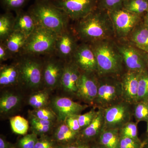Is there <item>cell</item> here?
Returning a JSON list of instances; mask_svg holds the SVG:
<instances>
[{"instance_id":"obj_37","label":"cell","mask_w":148,"mask_h":148,"mask_svg":"<svg viewBox=\"0 0 148 148\" xmlns=\"http://www.w3.org/2000/svg\"><path fill=\"white\" fill-rule=\"evenodd\" d=\"M97 112V111L95 110V108H94L86 113L79 115L78 120L82 130L87 127L91 123Z\"/></svg>"},{"instance_id":"obj_8","label":"cell","mask_w":148,"mask_h":148,"mask_svg":"<svg viewBox=\"0 0 148 148\" xmlns=\"http://www.w3.org/2000/svg\"><path fill=\"white\" fill-rule=\"evenodd\" d=\"M109 13L117 40L127 39L136 26L143 21L144 15L134 13L123 8Z\"/></svg>"},{"instance_id":"obj_5","label":"cell","mask_w":148,"mask_h":148,"mask_svg":"<svg viewBox=\"0 0 148 148\" xmlns=\"http://www.w3.org/2000/svg\"><path fill=\"white\" fill-rule=\"evenodd\" d=\"M57 35L58 34L55 32L37 25L34 30L27 37L20 55L45 56L54 53Z\"/></svg>"},{"instance_id":"obj_48","label":"cell","mask_w":148,"mask_h":148,"mask_svg":"<svg viewBox=\"0 0 148 148\" xmlns=\"http://www.w3.org/2000/svg\"><path fill=\"white\" fill-rule=\"evenodd\" d=\"M145 142H143V143H142V144H141V147H140V148H144V146H145Z\"/></svg>"},{"instance_id":"obj_49","label":"cell","mask_w":148,"mask_h":148,"mask_svg":"<svg viewBox=\"0 0 148 148\" xmlns=\"http://www.w3.org/2000/svg\"><path fill=\"white\" fill-rule=\"evenodd\" d=\"M36 1H56V0H36Z\"/></svg>"},{"instance_id":"obj_34","label":"cell","mask_w":148,"mask_h":148,"mask_svg":"<svg viewBox=\"0 0 148 148\" xmlns=\"http://www.w3.org/2000/svg\"><path fill=\"white\" fill-rule=\"evenodd\" d=\"M1 5L5 12L22 10L29 0H0Z\"/></svg>"},{"instance_id":"obj_15","label":"cell","mask_w":148,"mask_h":148,"mask_svg":"<svg viewBox=\"0 0 148 148\" xmlns=\"http://www.w3.org/2000/svg\"><path fill=\"white\" fill-rule=\"evenodd\" d=\"M49 106L56 114L57 122L65 121L70 116L80 114L88 107L75 102L66 96H56L51 99Z\"/></svg>"},{"instance_id":"obj_20","label":"cell","mask_w":148,"mask_h":148,"mask_svg":"<svg viewBox=\"0 0 148 148\" xmlns=\"http://www.w3.org/2000/svg\"><path fill=\"white\" fill-rule=\"evenodd\" d=\"M51 134V137L58 145H69L79 140V133L72 130L65 121H57Z\"/></svg>"},{"instance_id":"obj_13","label":"cell","mask_w":148,"mask_h":148,"mask_svg":"<svg viewBox=\"0 0 148 148\" xmlns=\"http://www.w3.org/2000/svg\"><path fill=\"white\" fill-rule=\"evenodd\" d=\"M79 42L72 27H70L57 35L54 53L66 62L71 61Z\"/></svg>"},{"instance_id":"obj_32","label":"cell","mask_w":148,"mask_h":148,"mask_svg":"<svg viewBox=\"0 0 148 148\" xmlns=\"http://www.w3.org/2000/svg\"><path fill=\"white\" fill-rule=\"evenodd\" d=\"M134 115L137 123L148 122V100L138 102L135 104Z\"/></svg>"},{"instance_id":"obj_4","label":"cell","mask_w":148,"mask_h":148,"mask_svg":"<svg viewBox=\"0 0 148 148\" xmlns=\"http://www.w3.org/2000/svg\"><path fill=\"white\" fill-rule=\"evenodd\" d=\"M14 59L19 71L18 87L21 90L32 93L44 89L43 58L41 56L21 54Z\"/></svg>"},{"instance_id":"obj_21","label":"cell","mask_w":148,"mask_h":148,"mask_svg":"<svg viewBox=\"0 0 148 148\" xmlns=\"http://www.w3.org/2000/svg\"><path fill=\"white\" fill-rule=\"evenodd\" d=\"M19 71L16 61L9 64L1 65L0 67L1 88L18 87Z\"/></svg>"},{"instance_id":"obj_14","label":"cell","mask_w":148,"mask_h":148,"mask_svg":"<svg viewBox=\"0 0 148 148\" xmlns=\"http://www.w3.org/2000/svg\"><path fill=\"white\" fill-rule=\"evenodd\" d=\"M98 86L97 73L81 71L77 83L76 96L86 104L93 105L98 94Z\"/></svg>"},{"instance_id":"obj_26","label":"cell","mask_w":148,"mask_h":148,"mask_svg":"<svg viewBox=\"0 0 148 148\" xmlns=\"http://www.w3.org/2000/svg\"><path fill=\"white\" fill-rule=\"evenodd\" d=\"M119 130H103L99 135V144L106 148H119Z\"/></svg>"},{"instance_id":"obj_30","label":"cell","mask_w":148,"mask_h":148,"mask_svg":"<svg viewBox=\"0 0 148 148\" xmlns=\"http://www.w3.org/2000/svg\"><path fill=\"white\" fill-rule=\"evenodd\" d=\"M148 100V70H147L140 74L138 85L137 103Z\"/></svg>"},{"instance_id":"obj_2","label":"cell","mask_w":148,"mask_h":148,"mask_svg":"<svg viewBox=\"0 0 148 148\" xmlns=\"http://www.w3.org/2000/svg\"><path fill=\"white\" fill-rule=\"evenodd\" d=\"M89 44L96 57L98 76L121 77L125 69L115 39L103 40Z\"/></svg>"},{"instance_id":"obj_24","label":"cell","mask_w":148,"mask_h":148,"mask_svg":"<svg viewBox=\"0 0 148 148\" xmlns=\"http://www.w3.org/2000/svg\"><path fill=\"white\" fill-rule=\"evenodd\" d=\"M27 38L21 32L14 31L3 42L14 58L21 54Z\"/></svg>"},{"instance_id":"obj_33","label":"cell","mask_w":148,"mask_h":148,"mask_svg":"<svg viewBox=\"0 0 148 148\" xmlns=\"http://www.w3.org/2000/svg\"><path fill=\"white\" fill-rule=\"evenodd\" d=\"M124 0H98L97 8L110 12L123 8Z\"/></svg>"},{"instance_id":"obj_1","label":"cell","mask_w":148,"mask_h":148,"mask_svg":"<svg viewBox=\"0 0 148 148\" xmlns=\"http://www.w3.org/2000/svg\"><path fill=\"white\" fill-rule=\"evenodd\" d=\"M72 28L79 42L91 44L115 39L110 14L98 8L85 17L74 21Z\"/></svg>"},{"instance_id":"obj_31","label":"cell","mask_w":148,"mask_h":148,"mask_svg":"<svg viewBox=\"0 0 148 148\" xmlns=\"http://www.w3.org/2000/svg\"><path fill=\"white\" fill-rule=\"evenodd\" d=\"M32 114L40 119L53 122L57 121V117L50 106L43 107L40 108L29 110Z\"/></svg>"},{"instance_id":"obj_35","label":"cell","mask_w":148,"mask_h":148,"mask_svg":"<svg viewBox=\"0 0 148 148\" xmlns=\"http://www.w3.org/2000/svg\"><path fill=\"white\" fill-rule=\"evenodd\" d=\"M121 136L128 137L140 141L138 137V123L129 122L119 130Z\"/></svg>"},{"instance_id":"obj_11","label":"cell","mask_w":148,"mask_h":148,"mask_svg":"<svg viewBox=\"0 0 148 148\" xmlns=\"http://www.w3.org/2000/svg\"><path fill=\"white\" fill-rule=\"evenodd\" d=\"M129 103L121 102L104 110L103 130L121 129L130 122L132 113Z\"/></svg>"},{"instance_id":"obj_23","label":"cell","mask_w":148,"mask_h":148,"mask_svg":"<svg viewBox=\"0 0 148 148\" xmlns=\"http://www.w3.org/2000/svg\"><path fill=\"white\" fill-rule=\"evenodd\" d=\"M126 40L148 53V26L143 21L140 22L132 30Z\"/></svg>"},{"instance_id":"obj_38","label":"cell","mask_w":148,"mask_h":148,"mask_svg":"<svg viewBox=\"0 0 148 148\" xmlns=\"http://www.w3.org/2000/svg\"><path fill=\"white\" fill-rule=\"evenodd\" d=\"M57 146L51 136L45 135L38 138L34 148H56Z\"/></svg>"},{"instance_id":"obj_7","label":"cell","mask_w":148,"mask_h":148,"mask_svg":"<svg viewBox=\"0 0 148 148\" xmlns=\"http://www.w3.org/2000/svg\"><path fill=\"white\" fill-rule=\"evenodd\" d=\"M116 41L126 71L141 73L148 70V53L138 48L127 40Z\"/></svg>"},{"instance_id":"obj_45","label":"cell","mask_w":148,"mask_h":148,"mask_svg":"<svg viewBox=\"0 0 148 148\" xmlns=\"http://www.w3.org/2000/svg\"><path fill=\"white\" fill-rule=\"evenodd\" d=\"M143 21L145 24L148 26V11L143 16Z\"/></svg>"},{"instance_id":"obj_10","label":"cell","mask_w":148,"mask_h":148,"mask_svg":"<svg viewBox=\"0 0 148 148\" xmlns=\"http://www.w3.org/2000/svg\"><path fill=\"white\" fill-rule=\"evenodd\" d=\"M51 2L63 11L70 20L75 21L95 10L98 0H56Z\"/></svg>"},{"instance_id":"obj_50","label":"cell","mask_w":148,"mask_h":148,"mask_svg":"<svg viewBox=\"0 0 148 148\" xmlns=\"http://www.w3.org/2000/svg\"><path fill=\"white\" fill-rule=\"evenodd\" d=\"M147 123V133L148 135V122Z\"/></svg>"},{"instance_id":"obj_42","label":"cell","mask_w":148,"mask_h":148,"mask_svg":"<svg viewBox=\"0 0 148 148\" xmlns=\"http://www.w3.org/2000/svg\"><path fill=\"white\" fill-rule=\"evenodd\" d=\"M14 58L6 46L3 42H0V62L1 64L4 61Z\"/></svg>"},{"instance_id":"obj_39","label":"cell","mask_w":148,"mask_h":148,"mask_svg":"<svg viewBox=\"0 0 148 148\" xmlns=\"http://www.w3.org/2000/svg\"><path fill=\"white\" fill-rule=\"evenodd\" d=\"M141 144V141H138L128 137L120 136L119 148H140Z\"/></svg>"},{"instance_id":"obj_3","label":"cell","mask_w":148,"mask_h":148,"mask_svg":"<svg viewBox=\"0 0 148 148\" xmlns=\"http://www.w3.org/2000/svg\"><path fill=\"white\" fill-rule=\"evenodd\" d=\"M28 11L38 25L58 34L70 27L68 16L50 1H36Z\"/></svg>"},{"instance_id":"obj_25","label":"cell","mask_w":148,"mask_h":148,"mask_svg":"<svg viewBox=\"0 0 148 148\" xmlns=\"http://www.w3.org/2000/svg\"><path fill=\"white\" fill-rule=\"evenodd\" d=\"M50 90L44 89L32 92L27 99V103L34 109H38L49 106Z\"/></svg>"},{"instance_id":"obj_18","label":"cell","mask_w":148,"mask_h":148,"mask_svg":"<svg viewBox=\"0 0 148 148\" xmlns=\"http://www.w3.org/2000/svg\"><path fill=\"white\" fill-rule=\"evenodd\" d=\"M140 74L138 72L126 71L121 77L122 98L130 104L137 103Z\"/></svg>"},{"instance_id":"obj_17","label":"cell","mask_w":148,"mask_h":148,"mask_svg":"<svg viewBox=\"0 0 148 148\" xmlns=\"http://www.w3.org/2000/svg\"><path fill=\"white\" fill-rule=\"evenodd\" d=\"M81 71L72 61L66 62L64 72L61 77L60 89L64 94L70 96H76L77 83Z\"/></svg>"},{"instance_id":"obj_19","label":"cell","mask_w":148,"mask_h":148,"mask_svg":"<svg viewBox=\"0 0 148 148\" xmlns=\"http://www.w3.org/2000/svg\"><path fill=\"white\" fill-rule=\"evenodd\" d=\"M104 126V110L99 108L96 116L87 127L81 130L79 140L87 143L100 135Z\"/></svg>"},{"instance_id":"obj_36","label":"cell","mask_w":148,"mask_h":148,"mask_svg":"<svg viewBox=\"0 0 148 148\" xmlns=\"http://www.w3.org/2000/svg\"><path fill=\"white\" fill-rule=\"evenodd\" d=\"M38 136L32 132L23 135L16 144L17 148H34L38 141Z\"/></svg>"},{"instance_id":"obj_40","label":"cell","mask_w":148,"mask_h":148,"mask_svg":"<svg viewBox=\"0 0 148 148\" xmlns=\"http://www.w3.org/2000/svg\"><path fill=\"white\" fill-rule=\"evenodd\" d=\"M55 125H30V129L32 132L40 137L51 133Z\"/></svg>"},{"instance_id":"obj_16","label":"cell","mask_w":148,"mask_h":148,"mask_svg":"<svg viewBox=\"0 0 148 148\" xmlns=\"http://www.w3.org/2000/svg\"><path fill=\"white\" fill-rule=\"evenodd\" d=\"M81 71L98 73V66L95 53L90 44L80 42L72 61Z\"/></svg>"},{"instance_id":"obj_9","label":"cell","mask_w":148,"mask_h":148,"mask_svg":"<svg viewBox=\"0 0 148 148\" xmlns=\"http://www.w3.org/2000/svg\"><path fill=\"white\" fill-rule=\"evenodd\" d=\"M43 59L44 88L50 91L58 89L66 62L54 53L45 56Z\"/></svg>"},{"instance_id":"obj_46","label":"cell","mask_w":148,"mask_h":148,"mask_svg":"<svg viewBox=\"0 0 148 148\" xmlns=\"http://www.w3.org/2000/svg\"><path fill=\"white\" fill-rule=\"evenodd\" d=\"M145 144L144 148H148V138L147 140H145Z\"/></svg>"},{"instance_id":"obj_41","label":"cell","mask_w":148,"mask_h":148,"mask_svg":"<svg viewBox=\"0 0 148 148\" xmlns=\"http://www.w3.org/2000/svg\"><path fill=\"white\" fill-rule=\"evenodd\" d=\"M78 116L79 115L70 116L66 118L65 122L72 130L79 133L82 129L79 122Z\"/></svg>"},{"instance_id":"obj_6","label":"cell","mask_w":148,"mask_h":148,"mask_svg":"<svg viewBox=\"0 0 148 148\" xmlns=\"http://www.w3.org/2000/svg\"><path fill=\"white\" fill-rule=\"evenodd\" d=\"M98 94L93 105L106 109L121 102L123 99L121 77L98 76Z\"/></svg>"},{"instance_id":"obj_47","label":"cell","mask_w":148,"mask_h":148,"mask_svg":"<svg viewBox=\"0 0 148 148\" xmlns=\"http://www.w3.org/2000/svg\"><path fill=\"white\" fill-rule=\"evenodd\" d=\"M92 148H106L102 146H92Z\"/></svg>"},{"instance_id":"obj_29","label":"cell","mask_w":148,"mask_h":148,"mask_svg":"<svg viewBox=\"0 0 148 148\" xmlns=\"http://www.w3.org/2000/svg\"><path fill=\"white\" fill-rule=\"evenodd\" d=\"M123 8L134 13L144 15L148 11V0H124Z\"/></svg>"},{"instance_id":"obj_43","label":"cell","mask_w":148,"mask_h":148,"mask_svg":"<svg viewBox=\"0 0 148 148\" xmlns=\"http://www.w3.org/2000/svg\"><path fill=\"white\" fill-rule=\"evenodd\" d=\"M56 148H92V147L87 143L78 140L77 142L69 145H58Z\"/></svg>"},{"instance_id":"obj_27","label":"cell","mask_w":148,"mask_h":148,"mask_svg":"<svg viewBox=\"0 0 148 148\" xmlns=\"http://www.w3.org/2000/svg\"><path fill=\"white\" fill-rule=\"evenodd\" d=\"M15 16L11 12L0 15V42H3L14 31Z\"/></svg>"},{"instance_id":"obj_28","label":"cell","mask_w":148,"mask_h":148,"mask_svg":"<svg viewBox=\"0 0 148 148\" xmlns=\"http://www.w3.org/2000/svg\"><path fill=\"white\" fill-rule=\"evenodd\" d=\"M11 128L14 133L24 135L27 134L29 128V122L23 117L14 116L9 118Z\"/></svg>"},{"instance_id":"obj_22","label":"cell","mask_w":148,"mask_h":148,"mask_svg":"<svg viewBox=\"0 0 148 148\" xmlns=\"http://www.w3.org/2000/svg\"><path fill=\"white\" fill-rule=\"evenodd\" d=\"M15 12L14 30L21 32L28 37L38 25L36 21L28 11L20 10Z\"/></svg>"},{"instance_id":"obj_44","label":"cell","mask_w":148,"mask_h":148,"mask_svg":"<svg viewBox=\"0 0 148 148\" xmlns=\"http://www.w3.org/2000/svg\"><path fill=\"white\" fill-rule=\"evenodd\" d=\"M0 148H17L16 145L7 141L5 138L1 135L0 136Z\"/></svg>"},{"instance_id":"obj_12","label":"cell","mask_w":148,"mask_h":148,"mask_svg":"<svg viewBox=\"0 0 148 148\" xmlns=\"http://www.w3.org/2000/svg\"><path fill=\"white\" fill-rule=\"evenodd\" d=\"M0 96V114L3 118H10L21 108L24 96L19 87L4 88Z\"/></svg>"}]
</instances>
